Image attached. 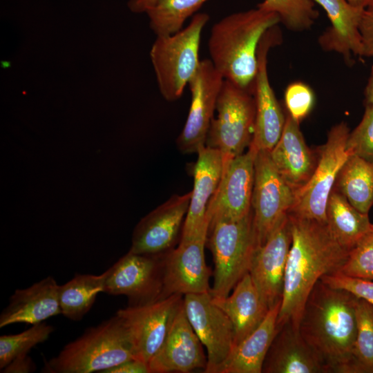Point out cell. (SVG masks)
Returning a JSON list of instances; mask_svg holds the SVG:
<instances>
[{"mask_svg": "<svg viewBox=\"0 0 373 373\" xmlns=\"http://www.w3.org/2000/svg\"><path fill=\"white\" fill-rule=\"evenodd\" d=\"M207 243L213 262V284L210 294L225 298L249 271L258 245L252 209L238 220H217L209 225Z\"/></svg>", "mask_w": 373, "mask_h": 373, "instance_id": "5", "label": "cell"}, {"mask_svg": "<svg viewBox=\"0 0 373 373\" xmlns=\"http://www.w3.org/2000/svg\"><path fill=\"white\" fill-rule=\"evenodd\" d=\"M326 216L332 235L347 251L372 230L368 214L355 209L334 187L327 200Z\"/></svg>", "mask_w": 373, "mask_h": 373, "instance_id": "27", "label": "cell"}, {"mask_svg": "<svg viewBox=\"0 0 373 373\" xmlns=\"http://www.w3.org/2000/svg\"><path fill=\"white\" fill-rule=\"evenodd\" d=\"M372 229H373V224H372Z\"/></svg>", "mask_w": 373, "mask_h": 373, "instance_id": "44", "label": "cell"}, {"mask_svg": "<svg viewBox=\"0 0 373 373\" xmlns=\"http://www.w3.org/2000/svg\"><path fill=\"white\" fill-rule=\"evenodd\" d=\"M35 370V365L28 354L19 356L14 358L5 367L1 370L3 373H28Z\"/></svg>", "mask_w": 373, "mask_h": 373, "instance_id": "40", "label": "cell"}, {"mask_svg": "<svg viewBox=\"0 0 373 373\" xmlns=\"http://www.w3.org/2000/svg\"><path fill=\"white\" fill-rule=\"evenodd\" d=\"M209 20L207 13L195 14L189 25L178 32L157 36L150 52L151 62L162 97L168 102L181 97L197 71L203 28Z\"/></svg>", "mask_w": 373, "mask_h": 373, "instance_id": "6", "label": "cell"}, {"mask_svg": "<svg viewBox=\"0 0 373 373\" xmlns=\"http://www.w3.org/2000/svg\"><path fill=\"white\" fill-rule=\"evenodd\" d=\"M133 358H136L131 335L116 314L66 344L57 356L45 362L42 372L103 373Z\"/></svg>", "mask_w": 373, "mask_h": 373, "instance_id": "4", "label": "cell"}, {"mask_svg": "<svg viewBox=\"0 0 373 373\" xmlns=\"http://www.w3.org/2000/svg\"><path fill=\"white\" fill-rule=\"evenodd\" d=\"M291 240L287 213L254 253L249 273L268 309L281 302Z\"/></svg>", "mask_w": 373, "mask_h": 373, "instance_id": "17", "label": "cell"}, {"mask_svg": "<svg viewBox=\"0 0 373 373\" xmlns=\"http://www.w3.org/2000/svg\"><path fill=\"white\" fill-rule=\"evenodd\" d=\"M224 78L210 59L200 61L189 82L191 101L184 128L177 139L183 153H197L206 145L209 128Z\"/></svg>", "mask_w": 373, "mask_h": 373, "instance_id": "14", "label": "cell"}, {"mask_svg": "<svg viewBox=\"0 0 373 373\" xmlns=\"http://www.w3.org/2000/svg\"><path fill=\"white\" fill-rule=\"evenodd\" d=\"M262 372L327 373L313 350L290 322L278 328Z\"/></svg>", "mask_w": 373, "mask_h": 373, "instance_id": "23", "label": "cell"}, {"mask_svg": "<svg viewBox=\"0 0 373 373\" xmlns=\"http://www.w3.org/2000/svg\"><path fill=\"white\" fill-rule=\"evenodd\" d=\"M321 280L334 288L347 291L373 305V280L347 276L338 271L323 276Z\"/></svg>", "mask_w": 373, "mask_h": 373, "instance_id": "37", "label": "cell"}, {"mask_svg": "<svg viewBox=\"0 0 373 373\" xmlns=\"http://www.w3.org/2000/svg\"><path fill=\"white\" fill-rule=\"evenodd\" d=\"M202 343L186 315L183 301L160 350L149 363L151 373H187L207 367Z\"/></svg>", "mask_w": 373, "mask_h": 373, "instance_id": "20", "label": "cell"}, {"mask_svg": "<svg viewBox=\"0 0 373 373\" xmlns=\"http://www.w3.org/2000/svg\"><path fill=\"white\" fill-rule=\"evenodd\" d=\"M365 106H373V65L364 90Z\"/></svg>", "mask_w": 373, "mask_h": 373, "instance_id": "42", "label": "cell"}, {"mask_svg": "<svg viewBox=\"0 0 373 373\" xmlns=\"http://www.w3.org/2000/svg\"><path fill=\"white\" fill-rule=\"evenodd\" d=\"M358 29L361 43L360 57L373 58V5L363 10Z\"/></svg>", "mask_w": 373, "mask_h": 373, "instance_id": "38", "label": "cell"}, {"mask_svg": "<svg viewBox=\"0 0 373 373\" xmlns=\"http://www.w3.org/2000/svg\"><path fill=\"white\" fill-rule=\"evenodd\" d=\"M325 11L330 26L319 36L321 48L334 52L349 63L353 56H361L359 23L363 8L354 6L347 0H314Z\"/></svg>", "mask_w": 373, "mask_h": 373, "instance_id": "24", "label": "cell"}, {"mask_svg": "<svg viewBox=\"0 0 373 373\" xmlns=\"http://www.w3.org/2000/svg\"><path fill=\"white\" fill-rule=\"evenodd\" d=\"M334 187L358 211L368 214L373 206V163L350 155Z\"/></svg>", "mask_w": 373, "mask_h": 373, "instance_id": "28", "label": "cell"}, {"mask_svg": "<svg viewBox=\"0 0 373 373\" xmlns=\"http://www.w3.org/2000/svg\"><path fill=\"white\" fill-rule=\"evenodd\" d=\"M254 169L251 209L260 246L288 213L294 202L295 193L277 171L269 151H257Z\"/></svg>", "mask_w": 373, "mask_h": 373, "instance_id": "9", "label": "cell"}, {"mask_svg": "<svg viewBox=\"0 0 373 373\" xmlns=\"http://www.w3.org/2000/svg\"><path fill=\"white\" fill-rule=\"evenodd\" d=\"M216 111L206 146L219 150L225 162L243 153L251 142L256 117L254 90L224 79Z\"/></svg>", "mask_w": 373, "mask_h": 373, "instance_id": "7", "label": "cell"}, {"mask_svg": "<svg viewBox=\"0 0 373 373\" xmlns=\"http://www.w3.org/2000/svg\"><path fill=\"white\" fill-rule=\"evenodd\" d=\"M281 42V31L276 25L264 34L258 48V70L254 88L256 117L250 144L257 151H270L279 140L285 123L286 116L270 85L267 73L268 52Z\"/></svg>", "mask_w": 373, "mask_h": 373, "instance_id": "11", "label": "cell"}, {"mask_svg": "<svg viewBox=\"0 0 373 373\" xmlns=\"http://www.w3.org/2000/svg\"><path fill=\"white\" fill-rule=\"evenodd\" d=\"M285 104L289 114L300 123L312 111L315 102L312 89L302 82L289 84L284 94Z\"/></svg>", "mask_w": 373, "mask_h": 373, "instance_id": "36", "label": "cell"}, {"mask_svg": "<svg viewBox=\"0 0 373 373\" xmlns=\"http://www.w3.org/2000/svg\"><path fill=\"white\" fill-rule=\"evenodd\" d=\"M341 122L332 127L326 142L318 149V163L309 180L295 191L294 202L288 213L327 224L326 208L337 175L350 156L346 149L350 133Z\"/></svg>", "mask_w": 373, "mask_h": 373, "instance_id": "8", "label": "cell"}, {"mask_svg": "<svg viewBox=\"0 0 373 373\" xmlns=\"http://www.w3.org/2000/svg\"><path fill=\"white\" fill-rule=\"evenodd\" d=\"M54 331L52 325L45 323L32 325L28 329L0 336V370L16 357L28 354L37 345L46 341Z\"/></svg>", "mask_w": 373, "mask_h": 373, "instance_id": "33", "label": "cell"}, {"mask_svg": "<svg viewBox=\"0 0 373 373\" xmlns=\"http://www.w3.org/2000/svg\"><path fill=\"white\" fill-rule=\"evenodd\" d=\"M211 298L232 323L235 346L260 325L269 311L249 272L236 285L231 295Z\"/></svg>", "mask_w": 373, "mask_h": 373, "instance_id": "25", "label": "cell"}, {"mask_svg": "<svg viewBox=\"0 0 373 373\" xmlns=\"http://www.w3.org/2000/svg\"><path fill=\"white\" fill-rule=\"evenodd\" d=\"M277 171L295 191L303 186L312 176L318 159V151L306 144L299 123L289 114L281 136L269 151Z\"/></svg>", "mask_w": 373, "mask_h": 373, "instance_id": "21", "label": "cell"}, {"mask_svg": "<svg viewBox=\"0 0 373 373\" xmlns=\"http://www.w3.org/2000/svg\"><path fill=\"white\" fill-rule=\"evenodd\" d=\"M350 3L354 6L366 8L368 6L373 5V0H347Z\"/></svg>", "mask_w": 373, "mask_h": 373, "instance_id": "43", "label": "cell"}, {"mask_svg": "<svg viewBox=\"0 0 373 373\" xmlns=\"http://www.w3.org/2000/svg\"><path fill=\"white\" fill-rule=\"evenodd\" d=\"M280 22L276 13L258 8L232 13L216 22L208 40L210 59L215 68L225 79L254 90L260 41Z\"/></svg>", "mask_w": 373, "mask_h": 373, "instance_id": "3", "label": "cell"}, {"mask_svg": "<svg viewBox=\"0 0 373 373\" xmlns=\"http://www.w3.org/2000/svg\"><path fill=\"white\" fill-rule=\"evenodd\" d=\"M288 216L292 240L277 328L288 322L299 328L305 302L314 286L323 276L338 271L349 252L335 240L327 224Z\"/></svg>", "mask_w": 373, "mask_h": 373, "instance_id": "1", "label": "cell"}, {"mask_svg": "<svg viewBox=\"0 0 373 373\" xmlns=\"http://www.w3.org/2000/svg\"><path fill=\"white\" fill-rule=\"evenodd\" d=\"M103 373H151L148 363L133 358L112 367Z\"/></svg>", "mask_w": 373, "mask_h": 373, "instance_id": "39", "label": "cell"}, {"mask_svg": "<svg viewBox=\"0 0 373 373\" xmlns=\"http://www.w3.org/2000/svg\"><path fill=\"white\" fill-rule=\"evenodd\" d=\"M191 191L173 195L142 218L135 226L129 251L160 254L173 248L188 211Z\"/></svg>", "mask_w": 373, "mask_h": 373, "instance_id": "18", "label": "cell"}, {"mask_svg": "<svg viewBox=\"0 0 373 373\" xmlns=\"http://www.w3.org/2000/svg\"><path fill=\"white\" fill-rule=\"evenodd\" d=\"M356 310L357 333L352 373H373V305L358 298Z\"/></svg>", "mask_w": 373, "mask_h": 373, "instance_id": "31", "label": "cell"}, {"mask_svg": "<svg viewBox=\"0 0 373 373\" xmlns=\"http://www.w3.org/2000/svg\"><path fill=\"white\" fill-rule=\"evenodd\" d=\"M106 271L100 275L77 274L59 287L61 314L79 321L93 307L97 295L104 292Z\"/></svg>", "mask_w": 373, "mask_h": 373, "instance_id": "29", "label": "cell"}, {"mask_svg": "<svg viewBox=\"0 0 373 373\" xmlns=\"http://www.w3.org/2000/svg\"><path fill=\"white\" fill-rule=\"evenodd\" d=\"M256 153L249 145L246 153L224 162L220 181L207 207L209 225L217 220H240L251 211Z\"/></svg>", "mask_w": 373, "mask_h": 373, "instance_id": "13", "label": "cell"}, {"mask_svg": "<svg viewBox=\"0 0 373 373\" xmlns=\"http://www.w3.org/2000/svg\"><path fill=\"white\" fill-rule=\"evenodd\" d=\"M207 235L162 254V291L160 298L173 294H202L210 291L211 269L207 266L204 247Z\"/></svg>", "mask_w": 373, "mask_h": 373, "instance_id": "16", "label": "cell"}, {"mask_svg": "<svg viewBox=\"0 0 373 373\" xmlns=\"http://www.w3.org/2000/svg\"><path fill=\"white\" fill-rule=\"evenodd\" d=\"M208 0H157L146 13L157 36L175 34L182 29L186 19Z\"/></svg>", "mask_w": 373, "mask_h": 373, "instance_id": "30", "label": "cell"}, {"mask_svg": "<svg viewBox=\"0 0 373 373\" xmlns=\"http://www.w3.org/2000/svg\"><path fill=\"white\" fill-rule=\"evenodd\" d=\"M346 149L350 155L373 163V106H365L361 122L349 133Z\"/></svg>", "mask_w": 373, "mask_h": 373, "instance_id": "35", "label": "cell"}, {"mask_svg": "<svg viewBox=\"0 0 373 373\" xmlns=\"http://www.w3.org/2000/svg\"><path fill=\"white\" fill-rule=\"evenodd\" d=\"M338 272L350 277L373 280V229L349 251Z\"/></svg>", "mask_w": 373, "mask_h": 373, "instance_id": "34", "label": "cell"}, {"mask_svg": "<svg viewBox=\"0 0 373 373\" xmlns=\"http://www.w3.org/2000/svg\"><path fill=\"white\" fill-rule=\"evenodd\" d=\"M197 153L198 159L193 169V187L180 235V242H182L202 235L208 236L207 207L223 171V157L217 149L205 145Z\"/></svg>", "mask_w": 373, "mask_h": 373, "instance_id": "19", "label": "cell"}, {"mask_svg": "<svg viewBox=\"0 0 373 373\" xmlns=\"http://www.w3.org/2000/svg\"><path fill=\"white\" fill-rule=\"evenodd\" d=\"M157 0H129L128 7L134 13L146 12Z\"/></svg>", "mask_w": 373, "mask_h": 373, "instance_id": "41", "label": "cell"}, {"mask_svg": "<svg viewBox=\"0 0 373 373\" xmlns=\"http://www.w3.org/2000/svg\"><path fill=\"white\" fill-rule=\"evenodd\" d=\"M357 299L349 291L320 280L305 302L299 331L327 373H352Z\"/></svg>", "mask_w": 373, "mask_h": 373, "instance_id": "2", "label": "cell"}, {"mask_svg": "<svg viewBox=\"0 0 373 373\" xmlns=\"http://www.w3.org/2000/svg\"><path fill=\"white\" fill-rule=\"evenodd\" d=\"M257 8L276 13L280 22L289 30H309L319 16L314 0H264Z\"/></svg>", "mask_w": 373, "mask_h": 373, "instance_id": "32", "label": "cell"}, {"mask_svg": "<svg viewBox=\"0 0 373 373\" xmlns=\"http://www.w3.org/2000/svg\"><path fill=\"white\" fill-rule=\"evenodd\" d=\"M162 260L160 254L128 251L106 270L104 293L126 296L128 306H138L160 298Z\"/></svg>", "mask_w": 373, "mask_h": 373, "instance_id": "10", "label": "cell"}, {"mask_svg": "<svg viewBox=\"0 0 373 373\" xmlns=\"http://www.w3.org/2000/svg\"><path fill=\"white\" fill-rule=\"evenodd\" d=\"M59 287L53 277L48 276L28 287L16 289L0 314V327L15 323L35 325L61 314Z\"/></svg>", "mask_w": 373, "mask_h": 373, "instance_id": "22", "label": "cell"}, {"mask_svg": "<svg viewBox=\"0 0 373 373\" xmlns=\"http://www.w3.org/2000/svg\"><path fill=\"white\" fill-rule=\"evenodd\" d=\"M186 315L207 351L206 373H218L235 347L234 329L225 313L212 300L210 292L184 296Z\"/></svg>", "mask_w": 373, "mask_h": 373, "instance_id": "12", "label": "cell"}, {"mask_svg": "<svg viewBox=\"0 0 373 373\" xmlns=\"http://www.w3.org/2000/svg\"><path fill=\"white\" fill-rule=\"evenodd\" d=\"M182 301V295L173 294L116 312L129 332L137 359L149 365L162 346Z\"/></svg>", "mask_w": 373, "mask_h": 373, "instance_id": "15", "label": "cell"}, {"mask_svg": "<svg viewBox=\"0 0 373 373\" xmlns=\"http://www.w3.org/2000/svg\"><path fill=\"white\" fill-rule=\"evenodd\" d=\"M281 302L269 309L260 325L235 346L218 373H261L263 363L278 332Z\"/></svg>", "mask_w": 373, "mask_h": 373, "instance_id": "26", "label": "cell"}]
</instances>
